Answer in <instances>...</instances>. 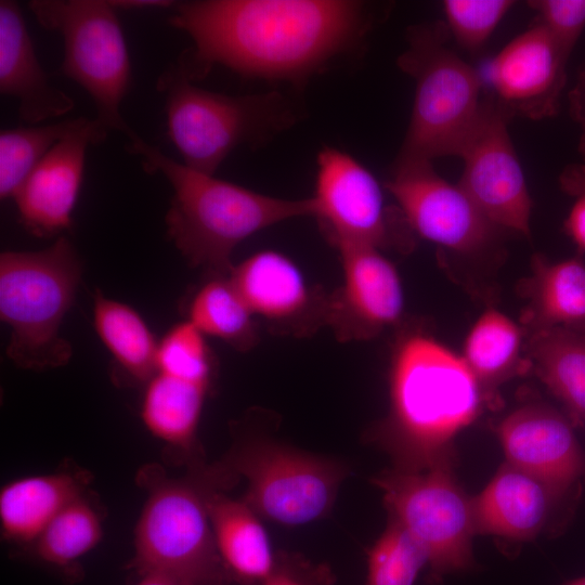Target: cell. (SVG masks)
<instances>
[{"instance_id":"ac0fdd59","label":"cell","mask_w":585,"mask_h":585,"mask_svg":"<svg viewBox=\"0 0 585 585\" xmlns=\"http://www.w3.org/2000/svg\"><path fill=\"white\" fill-rule=\"evenodd\" d=\"M497 433L507 464L561 497L585 471V456L570 421L546 404H528L507 415Z\"/></svg>"},{"instance_id":"836d02e7","label":"cell","mask_w":585,"mask_h":585,"mask_svg":"<svg viewBox=\"0 0 585 585\" xmlns=\"http://www.w3.org/2000/svg\"><path fill=\"white\" fill-rule=\"evenodd\" d=\"M538 22L570 56L585 29V0H531Z\"/></svg>"},{"instance_id":"9a60e30c","label":"cell","mask_w":585,"mask_h":585,"mask_svg":"<svg viewBox=\"0 0 585 585\" xmlns=\"http://www.w3.org/2000/svg\"><path fill=\"white\" fill-rule=\"evenodd\" d=\"M570 56L534 22L487 64L494 101L512 117L540 120L558 114Z\"/></svg>"},{"instance_id":"52a82bcc","label":"cell","mask_w":585,"mask_h":585,"mask_svg":"<svg viewBox=\"0 0 585 585\" xmlns=\"http://www.w3.org/2000/svg\"><path fill=\"white\" fill-rule=\"evenodd\" d=\"M166 96L167 135L196 171L214 176L240 145H258L291 126L295 115L277 92L227 95L206 90L172 65L158 80Z\"/></svg>"},{"instance_id":"8fae6325","label":"cell","mask_w":585,"mask_h":585,"mask_svg":"<svg viewBox=\"0 0 585 585\" xmlns=\"http://www.w3.org/2000/svg\"><path fill=\"white\" fill-rule=\"evenodd\" d=\"M511 115L490 95L459 151L458 185L499 230L531 236L532 199L508 132Z\"/></svg>"},{"instance_id":"603a6c76","label":"cell","mask_w":585,"mask_h":585,"mask_svg":"<svg viewBox=\"0 0 585 585\" xmlns=\"http://www.w3.org/2000/svg\"><path fill=\"white\" fill-rule=\"evenodd\" d=\"M209 390L210 387L155 372L142 396L140 416L146 430L191 458L192 468L205 465L198 457L197 430Z\"/></svg>"},{"instance_id":"9c48e42d","label":"cell","mask_w":585,"mask_h":585,"mask_svg":"<svg viewBox=\"0 0 585 585\" xmlns=\"http://www.w3.org/2000/svg\"><path fill=\"white\" fill-rule=\"evenodd\" d=\"M38 24L64 43L61 73L92 98L96 119L109 131L140 136L120 113L131 84V62L117 10L107 0H32Z\"/></svg>"},{"instance_id":"5b68a950","label":"cell","mask_w":585,"mask_h":585,"mask_svg":"<svg viewBox=\"0 0 585 585\" xmlns=\"http://www.w3.org/2000/svg\"><path fill=\"white\" fill-rule=\"evenodd\" d=\"M81 273L79 255L64 236L42 250L1 253L0 318L11 330L5 353L16 366L39 372L69 362L73 347L61 326Z\"/></svg>"},{"instance_id":"1f68e13d","label":"cell","mask_w":585,"mask_h":585,"mask_svg":"<svg viewBox=\"0 0 585 585\" xmlns=\"http://www.w3.org/2000/svg\"><path fill=\"white\" fill-rule=\"evenodd\" d=\"M156 372L211 388L214 358L206 336L187 320L171 326L158 341Z\"/></svg>"},{"instance_id":"6da1fadb","label":"cell","mask_w":585,"mask_h":585,"mask_svg":"<svg viewBox=\"0 0 585 585\" xmlns=\"http://www.w3.org/2000/svg\"><path fill=\"white\" fill-rule=\"evenodd\" d=\"M170 24L193 41L174 65L190 81L214 65L252 78L299 82L355 48L370 27L351 0L178 2Z\"/></svg>"},{"instance_id":"83f0119b","label":"cell","mask_w":585,"mask_h":585,"mask_svg":"<svg viewBox=\"0 0 585 585\" xmlns=\"http://www.w3.org/2000/svg\"><path fill=\"white\" fill-rule=\"evenodd\" d=\"M521 328L504 313L490 309L469 330L461 356L480 386H493L519 369Z\"/></svg>"},{"instance_id":"2e32d148","label":"cell","mask_w":585,"mask_h":585,"mask_svg":"<svg viewBox=\"0 0 585 585\" xmlns=\"http://www.w3.org/2000/svg\"><path fill=\"white\" fill-rule=\"evenodd\" d=\"M229 277L252 314L274 333L302 337L326 326L329 292L309 284L284 253L258 251L233 265Z\"/></svg>"},{"instance_id":"d6986e66","label":"cell","mask_w":585,"mask_h":585,"mask_svg":"<svg viewBox=\"0 0 585 585\" xmlns=\"http://www.w3.org/2000/svg\"><path fill=\"white\" fill-rule=\"evenodd\" d=\"M0 91L18 101L22 120L35 126L68 114L74 100L52 86L15 1H0Z\"/></svg>"},{"instance_id":"f1b7e54d","label":"cell","mask_w":585,"mask_h":585,"mask_svg":"<svg viewBox=\"0 0 585 585\" xmlns=\"http://www.w3.org/2000/svg\"><path fill=\"white\" fill-rule=\"evenodd\" d=\"M90 493L89 490L65 506L32 543L40 560L66 567L101 542L104 516Z\"/></svg>"},{"instance_id":"4fadbf2b","label":"cell","mask_w":585,"mask_h":585,"mask_svg":"<svg viewBox=\"0 0 585 585\" xmlns=\"http://www.w3.org/2000/svg\"><path fill=\"white\" fill-rule=\"evenodd\" d=\"M386 188L411 230L450 250H482L499 230L458 184L439 176L430 161H395Z\"/></svg>"},{"instance_id":"74e56055","label":"cell","mask_w":585,"mask_h":585,"mask_svg":"<svg viewBox=\"0 0 585 585\" xmlns=\"http://www.w3.org/2000/svg\"><path fill=\"white\" fill-rule=\"evenodd\" d=\"M116 10L166 9L177 4L170 0H109Z\"/></svg>"},{"instance_id":"44dd1931","label":"cell","mask_w":585,"mask_h":585,"mask_svg":"<svg viewBox=\"0 0 585 585\" xmlns=\"http://www.w3.org/2000/svg\"><path fill=\"white\" fill-rule=\"evenodd\" d=\"M91 478L87 470L67 468L4 484L0 491L2 538L32 545L65 506L89 491Z\"/></svg>"},{"instance_id":"ab89813d","label":"cell","mask_w":585,"mask_h":585,"mask_svg":"<svg viewBox=\"0 0 585 585\" xmlns=\"http://www.w3.org/2000/svg\"><path fill=\"white\" fill-rule=\"evenodd\" d=\"M563 585H585V576L569 581Z\"/></svg>"},{"instance_id":"d590c367","label":"cell","mask_w":585,"mask_h":585,"mask_svg":"<svg viewBox=\"0 0 585 585\" xmlns=\"http://www.w3.org/2000/svg\"><path fill=\"white\" fill-rule=\"evenodd\" d=\"M332 580L326 568H316L300 558L278 554L274 570L262 585H327Z\"/></svg>"},{"instance_id":"484cf974","label":"cell","mask_w":585,"mask_h":585,"mask_svg":"<svg viewBox=\"0 0 585 585\" xmlns=\"http://www.w3.org/2000/svg\"><path fill=\"white\" fill-rule=\"evenodd\" d=\"M93 325L118 373L134 384L145 385L156 372L158 341L140 313L95 290Z\"/></svg>"},{"instance_id":"d4e9b609","label":"cell","mask_w":585,"mask_h":585,"mask_svg":"<svg viewBox=\"0 0 585 585\" xmlns=\"http://www.w3.org/2000/svg\"><path fill=\"white\" fill-rule=\"evenodd\" d=\"M528 361L570 417L585 425V330L548 328L533 333Z\"/></svg>"},{"instance_id":"f546056e","label":"cell","mask_w":585,"mask_h":585,"mask_svg":"<svg viewBox=\"0 0 585 585\" xmlns=\"http://www.w3.org/2000/svg\"><path fill=\"white\" fill-rule=\"evenodd\" d=\"M88 118L65 119L46 126L4 129L0 132V197H14L29 173L62 139Z\"/></svg>"},{"instance_id":"277c9868","label":"cell","mask_w":585,"mask_h":585,"mask_svg":"<svg viewBox=\"0 0 585 585\" xmlns=\"http://www.w3.org/2000/svg\"><path fill=\"white\" fill-rule=\"evenodd\" d=\"M136 479L146 498L134 528V570L165 571L190 585H229L232 578L216 546L207 495L235 482L217 464L194 468L183 478L148 465Z\"/></svg>"},{"instance_id":"3957f363","label":"cell","mask_w":585,"mask_h":585,"mask_svg":"<svg viewBox=\"0 0 585 585\" xmlns=\"http://www.w3.org/2000/svg\"><path fill=\"white\" fill-rule=\"evenodd\" d=\"M128 150L142 158L150 173H161L172 185L166 214L169 238L207 276L229 275L236 246L255 233L297 217H312L310 197L285 199L203 173L165 155L141 138Z\"/></svg>"},{"instance_id":"ffe728a7","label":"cell","mask_w":585,"mask_h":585,"mask_svg":"<svg viewBox=\"0 0 585 585\" xmlns=\"http://www.w3.org/2000/svg\"><path fill=\"white\" fill-rule=\"evenodd\" d=\"M555 499L541 481L506 463L472 498L476 534L528 541L543 529Z\"/></svg>"},{"instance_id":"4316f807","label":"cell","mask_w":585,"mask_h":585,"mask_svg":"<svg viewBox=\"0 0 585 585\" xmlns=\"http://www.w3.org/2000/svg\"><path fill=\"white\" fill-rule=\"evenodd\" d=\"M186 316L205 336L221 339L239 352L258 343L256 316L229 275L207 276L187 302Z\"/></svg>"},{"instance_id":"e575fe53","label":"cell","mask_w":585,"mask_h":585,"mask_svg":"<svg viewBox=\"0 0 585 585\" xmlns=\"http://www.w3.org/2000/svg\"><path fill=\"white\" fill-rule=\"evenodd\" d=\"M558 181L560 188L573 199L563 230L577 250L585 252V162L566 166Z\"/></svg>"},{"instance_id":"8992f818","label":"cell","mask_w":585,"mask_h":585,"mask_svg":"<svg viewBox=\"0 0 585 585\" xmlns=\"http://www.w3.org/2000/svg\"><path fill=\"white\" fill-rule=\"evenodd\" d=\"M444 21L411 26L398 66L415 82L408 128L395 161L458 156L482 105L478 72L448 46Z\"/></svg>"},{"instance_id":"7a4b0ae2","label":"cell","mask_w":585,"mask_h":585,"mask_svg":"<svg viewBox=\"0 0 585 585\" xmlns=\"http://www.w3.org/2000/svg\"><path fill=\"white\" fill-rule=\"evenodd\" d=\"M389 378V412L369 440L396 469L422 470L448 459L450 443L474 420L482 399L463 358L426 334L410 333L394 348Z\"/></svg>"},{"instance_id":"4dcf8cb0","label":"cell","mask_w":585,"mask_h":585,"mask_svg":"<svg viewBox=\"0 0 585 585\" xmlns=\"http://www.w3.org/2000/svg\"><path fill=\"white\" fill-rule=\"evenodd\" d=\"M427 557L394 519L367 552V585H414Z\"/></svg>"},{"instance_id":"7c38bea8","label":"cell","mask_w":585,"mask_h":585,"mask_svg":"<svg viewBox=\"0 0 585 585\" xmlns=\"http://www.w3.org/2000/svg\"><path fill=\"white\" fill-rule=\"evenodd\" d=\"M310 199L312 217L335 248L362 245L381 249L401 240L376 177L343 151L324 146L318 152Z\"/></svg>"},{"instance_id":"ba28073f","label":"cell","mask_w":585,"mask_h":585,"mask_svg":"<svg viewBox=\"0 0 585 585\" xmlns=\"http://www.w3.org/2000/svg\"><path fill=\"white\" fill-rule=\"evenodd\" d=\"M217 464L234 480H246L242 498L260 518L287 526L327 516L350 473L343 461L252 431L246 421L234 429L233 444Z\"/></svg>"},{"instance_id":"8d00e7d4","label":"cell","mask_w":585,"mask_h":585,"mask_svg":"<svg viewBox=\"0 0 585 585\" xmlns=\"http://www.w3.org/2000/svg\"><path fill=\"white\" fill-rule=\"evenodd\" d=\"M569 113L578 128V153L585 162V61L577 69L573 87L568 93Z\"/></svg>"},{"instance_id":"cb8c5ba5","label":"cell","mask_w":585,"mask_h":585,"mask_svg":"<svg viewBox=\"0 0 585 585\" xmlns=\"http://www.w3.org/2000/svg\"><path fill=\"white\" fill-rule=\"evenodd\" d=\"M526 284V321L534 332L548 328L585 330V263L580 258L549 262L535 256Z\"/></svg>"},{"instance_id":"e0dca14e","label":"cell","mask_w":585,"mask_h":585,"mask_svg":"<svg viewBox=\"0 0 585 585\" xmlns=\"http://www.w3.org/2000/svg\"><path fill=\"white\" fill-rule=\"evenodd\" d=\"M108 130L95 118L58 141L14 195L23 226L37 237H53L73 226L83 180L86 151L105 141Z\"/></svg>"},{"instance_id":"7402d4cb","label":"cell","mask_w":585,"mask_h":585,"mask_svg":"<svg viewBox=\"0 0 585 585\" xmlns=\"http://www.w3.org/2000/svg\"><path fill=\"white\" fill-rule=\"evenodd\" d=\"M207 509L218 552L232 578L240 585H262L274 570L273 552L260 517L243 499L213 487Z\"/></svg>"},{"instance_id":"d6a6232c","label":"cell","mask_w":585,"mask_h":585,"mask_svg":"<svg viewBox=\"0 0 585 585\" xmlns=\"http://www.w3.org/2000/svg\"><path fill=\"white\" fill-rule=\"evenodd\" d=\"M514 3L511 0H445L442 4L444 23L451 38L464 50L476 54Z\"/></svg>"},{"instance_id":"30bf717a","label":"cell","mask_w":585,"mask_h":585,"mask_svg":"<svg viewBox=\"0 0 585 585\" xmlns=\"http://www.w3.org/2000/svg\"><path fill=\"white\" fill-rule=\"evenodd\" d=\"M450 467L446 459L422 470L391 468L372 479L382 492L389 517L424 550L431 583L474 566L472 498Z\"/></svg>"},{"instance_id":"f35d334b","label":"cell","mask_w":585,"mask_h":585,"mask_svg":"<svg viewBox=\"0 0 585 585\" xmlns=\"http://www.w3.org/2000/svg\"><path fill=\"white\" fill-rule=\"evenodd\" d=\"M136 585H190L182 578L159 570H150L140 574Z\"/></svg>"},{"instance_id":"5bb4252c","label":"cell","mask_w":585,"mask_h":585,"mask_svg":"<svg viewBox=\"0 0 585 585\" xmlns=\"http://www.w3.org/2000/svg\"><path fill=\"white\" fill-rule=\"evenodd\" d=\"M336 250L342 284L328 294L326 326L340 341L372 339L402 317L400 275L378 248L341 245Z\"/></svg>"}]
</instances>
